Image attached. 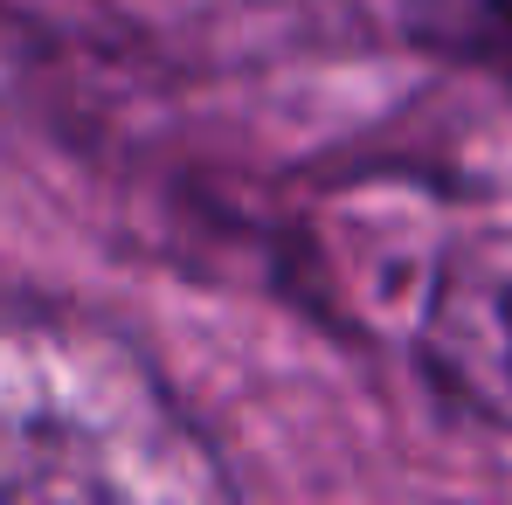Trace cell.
Returning <instances> with one entry per match:
<instances>
[{
	"label": "cell",
	"instance_id": "obj_1",
	"mask_svg": "<svg viewBox=\"0 0 512 505\" xmlns=\"http://www.w3.org/2000/svg\"><path fill=\"white\" fill-rule=\"evenodd\" d=\"M416 353L457 409L512 429V215L443 243L416 312Z\"/></svg>",
	"mask_w": 512,
	"mask_h": 505
}]
</instances>
